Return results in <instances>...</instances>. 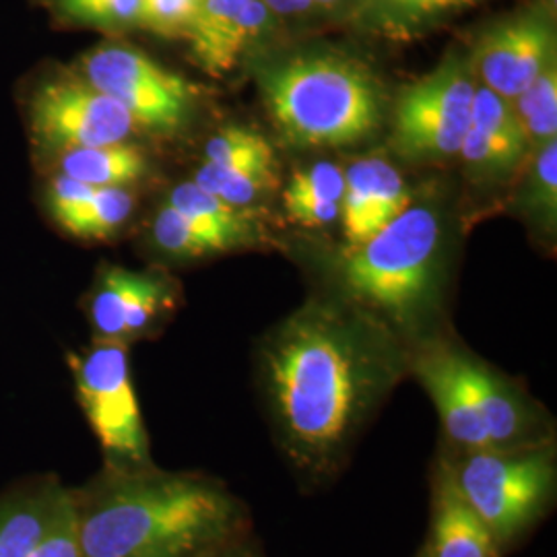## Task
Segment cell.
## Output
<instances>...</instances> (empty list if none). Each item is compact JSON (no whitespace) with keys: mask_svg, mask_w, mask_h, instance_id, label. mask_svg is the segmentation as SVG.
<instances>
[{"mask_svg":"<svg viewBox=\"0 0 557 557\" xmlns=\"http://www.w3.org/2000/svg\"><path fill=\"white\" fill-rule=\"evenodd\" d=\"M409 349L345 301H310L260 345V380L275 446L317 490L347 469L370 421L403 376Z\"/></svg>","mask_w":557,"mask_h":557,"instance_id":"cell-1","label":"cell"},{"mask_svg":"<svg viewBox=\"0 0 557 557\" xmlns=\"http://www.w3.org/2000/svg\"><path fill=\"white\" fill-rule=\"evenodd\" d=\"M81 557H211L255 531L248 504L202 471L101 467L71 487Z\"/></svg>","mask_w":557,"mask_h":557,"instance_id":"cell-2","label":"cell"},{"mask_svg":"<svg viewBox=\"0 0 557 557\" xmlns=\"http://www.w3.org/2000/svg\"><path fill=\"white\" fill-rule=\"evenodd\" d=\"M409 374L434 403L438 446L450 453L512 450L557 442L556 419L537 398L450 335L411 349Z\"/></svg>","mask_w":557,"mask_h":557,"instance_id":"cell-3","label":"cell"},{"mask_svg":"<svg viewBox=\"0 0 557 557\" xmlns=\"http://www.w3.org/2000/svg\"><path fill=\"white\" fill-rule=\"evenodd\" d=\"M438 213L409 205L368 242L351 248L341 267L345 304L376 320L411 351L446 333L438 317Z\"/></svg>","mask_w":557,"mask_h":557,"instance_id":"cell-4","label":"cell"},{"mask_svg":"<svg viewBox=\"0 0 557 557\" xmlns=\"http://www.w3.org/2000/svg\"><path fill=\"white\" fill-rule=\"evenodd\" d=\"M259 87L281 139L299 149L349 147L379 131V79L351 57L289 54L260 69Z\"/></svg>","mask_w":557,"mask_h":557,"instance_id":"cell-5","label":"cell"},{"mask_svg":"<svg viewBox=\"0 0 557 557\" xmlns=\"http://www.w3.org/2000/svg\"><path fill=\"white\" fill-rule=\"evenodd\" d=\"M436 455L502 557L533 537L556 508L557 442L475 453H450L438 446Z\"/></svg>","mask_w":557,"mask_h":557,"instance_id":"cell-6","label":"cell"},{"mask_svg":"<svg viewBox=\"0 0 557 557\" xmlns=\"http://www.w3.org/2000/svg\"><path fill=\"white\" fill-rule=\"evenodd\" d=\"M128 354L131 345L106 338L69 354L75 397L100 444L101 467L108 469H143L156 462Z\"/></svg>","mask_w":557,"mask_h":557,"instance_id":"cell-7","label":"cell"},{"mask_svg":"<svg viewBox=\"0 0 557 557\" xmlns=\"http://www.w3.org/2000/svg\"><path fill=\"white\" fill-rule=\"evenodd\" d=\"M469 54L453 50L436 71L398 96L391 145L409 161L457 158L478 89Z\"/></svg>","mask_w":557,"mask_h":557,"instance_id":"cell-8","label":"cell"},{"mask_svg":"<svg viewBox=\"0 0 557 557\" xmlns=\"http://www.w3.org/2000/svg\"><path fill=\"white\" fill-rule=\"evenodd\" d=\"M81 77L119 101L137 126L172 133L188 116L197 87L124 41H103L81 59Z\"/></svg>","mask_w":557,"mask_h":557,"instance_id":"cell-9","label":"cell"},{"mask_svg":"<svg viewBox=\"0 0 557 557\" xmlns=\"http://www.w3.org/2000/svg\"><path fill=\"white\" fill-rule=\"evenodd\" d=\"M29 124L34 140L57 156L122 143L139 128L119 101L81 75H60L41 83L29 106Z\"/></svg>","mask_w":557,"mask_h":557,"instance_id":"cell-10","label":"cell"},{"mask_svg":"<svg viewBox=\"0 0 557 557\" xmlns=\"http://www.w3.org/2000/svg\"><path fill=\"white\" fill-rule=\"evenodd\" d=\"M556 48L554 11L535 2L490 23L469 52V62L479 85L512 101L556 60Z\"/></svg>","mask_w":557,"mask_h":557,"instance_id":"cell-11","label":"cell"},{"mask_svg":"<svg viewBox=\"0 0 557 557\" xmlns=\"http://www.w3.org/2000/svg\"><path fill=\"white\" fill-rule=\"evenodd\" d=\"M176 306L178 294L170 281L114 267L101 273L87 301V317L94 338L131 345L160 331Z\"/></svg>","mask_w":557,"mask_h":557,"instance_id":"cell-12","label":"cell"},{"mask_svg":"<svg viewBox=\"0 0 557 557\" xmlns=\"http://www.w3.org/2000/svg\"><path fill=\"white\" fill-rule=\"evenodd\" d=\"M71 512V487L57 475L21 479L0 494V557H32Z\"/></svg>","mask_w":557,"mask_h":557,"instance_id":"cell-13","label":"cell"},{"mask_svg":"<svg viewBox=\"0 0 557 557\" xmlns=\"http://www.w3.org/2000/svg\"><path fill=\"white\" fill-rule=\"evenodd\" d=\"M458 156L469 174L483 182L508 178L520 161L531 156L510 101L478 85L471 122Z\"/></svg>","mask_w":557,"mask_h":557,"instance_id":"cell-14","label":"cell"},{"mask_svg":"<svg viewBox=\"0 0 557 557\" xmlns=\"http://www.w3.org/2000/svg\"><path fill=\"white\" fill-rule=\"evenodd\" d=\"M411 205V193L386 160H359L345 170L341 223L349 248H358Z\"/></svg>","mask_w":557,"mask_h":557,"instance_id":"cell-15","label":"cell"},{"mask_svg":"<svg viewBox=\"0 0 557 557\" xmlns=\"http://www.w3.org/2000/svg\"><path fill=\"white\" fill-rule=\"evenodd\" d=\"M421 547L428 557H502L438 455L430 467V531Z\"/></svg>","mask_w":557,"mask_h":557,"instance_id":"cell-16","label":"cell"},{"mask_svg":"<svg viewBox=\"0 0 557 557\" xmlns=\"http://www.w3.org/2000/svg\"><path fill=\"white\" fill-rule=\"evenodd\" d=\"M485 0H363L358 20L388 40L421 38Z\"/></svg>","mask_w":557,"mask_h":557,"instance_id":"cell-17","label":"cell"},{"mask_svg":"<svg viewBox=\"0 0 557 557\" xmlns=\"http://www.w3.org/2000/svg\"><path fill=\"white\" fill-rule=\"evenodd\" d=\"M59 168L60 174L94 188H126L147 174V158L140 147L122 140L59 153Z\"/></svg>","mask_w":557,"mask_h":557,"instance_id":"cell-18","label":"cell"},{"mask_svg":"<svg viewBox=\"0 0 557 557\" xmlns=\"http://www.w3.org/2000/svg\"><path fill=\"white\" fill-rule=\"evenodd\" d=\"M168 205L195 221L207 234L223 239L230 248H238L259 239V221L252 209L218 199L195 182L178 184Z\"/></svg>","mask_w":557,"mask_h":557,"instance_id":"cell-19","label":"cell"},{"mask_svg":"<svg viewBox=\"0 0 557 557\" xmlns=\"http://www.w3.org/2000/svg\"><path fill=\"white\" fill-rule=\"evenodd\" d=\"M524 133L529 153H537L557 135V60L533 81L517 100L510 101Z\"/></svg>","mask_w":557,"mask_h":557,"instance_id":"cell-20","label":"cell"},{"mask_svg":"<svg viewBox=\"0 0 557 557\" xmlns=\"http://www.w3.org/2000/svg\"><path fill=\"white\" fill-rule=\"evenodd\" d=\"M193 182L230 205L248 207L275 188L277 168H221L205 161Z\"/></svg>","mask_w":557,"mask_h":557,"instance_id":"cell-21","label":"cell"},{"mask_svg":"<svg viewBox=\"0 0 557 557\" xmlns=\"http://www.w3.org/2000/svg\"><path fill=\"white\" fill-rule=\"evenodd\" d=\"M275 20L277 17L271 13V9L262 0H248L242 7L232 27L227 29V34L221 38L218 48L211 52L209 59L205 60L202 69L213 77H221L223 73L232 71L239 57L255 41L262 40L271 32Z\"/></svg>","mask_w":557,"mask_h":557,"instance_id":"cell-22","label":"cell"},{"mask_svg":"<svg viewBox=\"0 0 557 557\" xmlns=\"http://www.w3.org/2000/svg\"><path fill=\"white\" fill-rule=\"evenodd\" d=\"M133 209L135 199L126 188H98L87 207L62 230L73 238H110L131 218Z\"/></svg>","mask_w":557,"mask_h":557,"instance_id":"cell-23","label":"cell"},{"mask_svg":"<svg viewBox=\"0 0 557 557\" xmlns=\"http://www.w3.org/2000/svg\"><path fill=\"white\" fill-rule=\"evenodd\" d=\"M153 238L163 252L182 259H200L207 255L232 250L223 239L200 230L195 221L165 205L153 221Z\"/></svg>","mask_w":557,"mask_h":557,"instance_id":"cell-24","label":"cell"},{"mask_svg":"<svg viewBox=\"0 0 557 557\" xmlns=\"http://www.w3.org/2000/svg\"><path fill=\"white\" fill-rule=\"evenodd\" d=\"M205 156L221 168H277L273 145L244 126L221 128L207 143Z\"/></svg>","mask_w":557,"mask_h":557,"instance_id":"cell-25","label":"cell"},{"mask_svg":"<svg viewBox=\"0 0 557 557\" xmlns=\"http://www.w3.org/2000/svg\"><path fill=\"white\" fill-rule=\"evenodd\" d=\"M62 20L101 32H126L139 27L140 0H57Z\"/></svg>","mask_w":557,"mask_h":557,"instance_id":"cell-26","label":"cell"},{"mask_svg":"<svg viewBox=\"0 0 557 557\" xmlns=\"http://www.w3.org/2000/svg\"><path fill=\"white\" fill-rule=\"evenodd\" d=\"M248 0H199L195 9V20L190 27L188 44L200 66L218 48L221 38L227 34L232 23L238 17L242 7Z\"/></svg>","mask_w":557,"mask_h":557,"instance_id":"cell-27","label":"cell"},{"mask_svg":"<svg viewBox=\"0 0 557 557\" xmlns=\"http://www.w3.org/2000/svg\"><path fill=\"white\" fill-rule=\"evenodd\" d=\"M345 188V170L333 161H317L296 170L283 190V200H333L341 202Z\"/></svg>","mask_w":557,"mask_h":557,"instance_id":"cell-28","label":"cell"},{"mask_svg":"<svg viewBox=\"0 0 557 557\" xmlns=\"http://www.w3.org/2000/svg\"><path fill=\"white\" fill-rule=\"evenodd\" d=\"M195 9V0H140L139 27L165 40H188Z\"/></svg>","mask_w":557,"mask_h":557,"instance_id":"cell-29","label":"cell"},{"mask_svg":"<svg viewBox=\"0 0 557 557\" xmlns=\"http://www.w3.org/2000/svg\"><path fill=\"white\" fill-rule=\"evenodd\" d=\"M527 207L547 223H556L557 143L549 140L535 153V168L527 184Z\"/></svg>","mask_w":557,"mask_h":557,"instance_id":"cell-30","label":"cell"},{"mask_svg":"<svg viewBox=\"0 0 557 557\" xmlns=\"http://www.w3.org/2000/svg\"><path fill=\"white\" fill-rule=\"evenodd\" d=\"M96 190L98 188H94L89 184H83L79 180L60 174L59 178H54L52 182L50 197H48V207H50V215L54 223L64 227L69 221L75 220L87 207V202L94 199Z\"/></svg>","mask_w":557,"mask_h":557,"instance_id":"cell-31","label":"cell"},{"mask_svg":"<svg viewBox=\"0 0 557 557\" xmlns=\"http://www.w3.org/2000/svg\"><path fill=\"white\" fill-rule=\"evenodd\" d=\"M289 221L301 227H326L341 218V202L333 200H283Z\"/></svg>","mask_w":557,"mask_h":557,"instance_id":"cell-32","label":"cell"},{"mask_svg":"<svg viewBox=\"0 0 557 557\" xmlns=\"http://www.w3.org/2000/svg\"><path fill=\"white\" fill-rule=\"evenodd\" d=\"M32 557H81L75 522H73V504H71V512L62 518V522L52 531V535L41 543Z\"/></svg>","mask_w":557,"mask_h":557,"instance_id":"cell-33","label":"cell"},{"mask_svg":"<svg viewBox=\"0 0 557 557\" xmlns=\"http://www.w3.org/2000/svg\"><path fill=\"white\" fill-rule=\"evenodd\" d=\"M211 557H267L259 539L255 537V531L244 535V537L232 541L230 545H225L215 556Z\"/></svg>","mask_w":557,"mask_h":557,"instance_id":"cell-34","label":"cell"},{"mask_svg":"<svg viewBox=\"0 0 557 557\" xmlns=\"http://www.w3.org/2000/svg\"><path fill=\"white\" fill-rule=\"evenodd\" d=\"M275 17H299L306 15L312 9L310 0H262Z\"/></svg>","mask_w":557,"mask_h":557,"instance_id":"cell-35","label":"cell"},{"mask_svg":"<svg viewBox=\"0 0 557 557\" xmlns=\"http://www.w3.org/2000/svg\"><path fill=\"white\" fill-rule=\"evenodd\" d=\"M312 9H319L324 13H356L358 17L359 9L363 0H310Z\"/></svg>","mask_w":557,"mask_h":557,"instance_id":"cell-36","label":"cell"},{"mask_svg":"<svg viewBox=\"0 0 557 557\" xmlns=\"http://www.w3.org/2000/svg\"><path fill=\"white\" fill-rule=\"evenodd\" d=\"M416 557H428L425 556V549H423V547H419V552L416 554Z\"/></svg>","mask_w":557,"mask_h":557,"instance_id":"cell-37","label":"cell"},{"mask_svg":"<svg viewBox=\"0 0 557 557\" xmlns=\"http://www.w3.org/2000/svg\"><path fill=\"white\" fill-rule=\"evenodd\" d=\"M195 2H199V0H195Z\"/></svg>","mask_w":557,"mask_h":557,"instance_id":"cell-38","label":"cell"}]
</instances>
